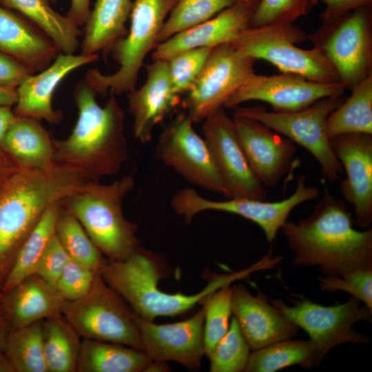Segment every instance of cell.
I'll list each match as a JSON object with an SVG mask.
<instances>
[{"label": "cell", "instance_id": "obj_1", "mask_svg": "<svg viewBox=\"0 0 372 372\" xmlns=\"http://www.w3.org/2000/svg\"><path fill=\"white\" fill-rule=\"evenodd\" d=\"M343 200L325 189L312 212L280 227L298 266H318L326 276L372 269V229L358 230Z\"/></svg>", "mask_w": 372, "mask_h": 372}, {"label": "cell", "instance_id": "obj_2", "mask_svg": "<svg viewBox=\"0 0 372 372\" xmlns=\"http://www.w3.org/2000/svg\"><path fill=\"white\" fill-rule=\"evenodd\" d=\"M92 180L54 163L37 168L21 165L0 192V289L22 245L45 211L84 189Z\"/></svg>", "mask_w": 372, "mask_h": 372}, {"label": "cell", "instance_id": "obj_3", "mask_svg": "<svg viewBox=\"0 0 372 372\" xmlns=\"http://www.w3.org/2000/svg\"><path fill=\"white\" fill-rule=\"evenodd\" d=\"M73 94L77 120L67 138L54 139V163L92 181L117 174L129 156L123 108L113 95L101 106L84 79L75 85Z\"/></svg>", "mask_w": 372, "mask_h": 372}, {"label": "cell", "instance_id": "obj_4", "mask_svg": "<svg viewBox=\"0 0 372 372\" xmlns=\"http://www.w3.org/2000/svg\"><path fill=\"white\" fill-rule=\"evenodd\" d=\"M164 260L141 247L121 261L105 260L99 272L103 280L141 318L153 321L157 317H172L183 313L209 293L249 274L248 269L236 273L218 275L201 291L185 295L168 293L158 285L166 273Z\"/></svg>", "mask_w": 372, "mask_h": 372}, {"label": "cell", "instance_id": "obj_5", "mask_svg": "<svg viewBox=\"0 0 372 372\" xmlns=\"http://www.w3.org/2000/svg\"><path fill=\"white\" fill-rule=\"evenodd\" d=\"M134 187L131 176L110 184L91 181L61 202L108 260H124L140 247L137 225L125 218L122 209L125 197Z\"/></svg>", "mask_w": 372, "mask_h": 372}, {"label": "cell", "instance_id": "obj_6", "mask_svg": "<svg viewBox=\"0 0 372 372\" xmlns=\"http://www.w3.org/2000/svg\"><path fill=\"white\" fill-rule=\"evenodd\" d=\"M177 1L133 0L130 29L110 52L118 70L104 74L92 69L85 75L96 94L116 96L136 88L145 57L158 43L160 31Z\"/></svg>", "mask_w": 372, "mask_h": 372}, {"label": "cell", "instance_id": "obj_7", "mask_svg": "<svg viewBox=\"0 0 372 372\" xmlns=\"http://www.w3.org/2000/svg\"><path fill=\"white\" fill-rule=\"evenodd\" d=\"M306 39L307 35L302 29L288 23L249 28L231 43L256 60L271 63L281 72L320 83H340L335 69L319 49L296 45Z\"/></svg>", "mask_w": 372, "mask_h": 372}, {"label": "cell", "instance_id": "obj_8", "mask_svg": "<svg viewBox=\"0 0 372 372\" xmlns=\"http://www.w3.org/2000/svg\"><path fill=\"white\" fill-rule=\"evenodd\" d=\"M62 315L83 339L118 343L143 351L134 312L99 273L83 297L63 302Z\"/></svg>", "mask_w": 372, "mask_h": 372}, {"label": "cell", "instance_id": "obj_9", "mask_svg": "<svg viewBox=\"0 0 372 372\" xmlns=\"http://www.w3.org/2000/svg\"><path fill=\"white\" fill-rule=\"evenodd\" d=\"M343 101L342 96L327 97L292 112L239 105L234 108V116L257 121L304 147L318 162L323 176L333 183L340 179L343 169L331 148L325 125L329 114Z\"/></svg>", "mask_w": 372, "mask_h": 372}, {"label": "cell", "instance_id": "obj_10", "mask_svg": "<svg viewBox=\"0 0 372 372\" xmlns=\"http://www.w3.org/2000/svg\"><path fill=\"white\" fill-rule=\"evenodd\" d=\"M307 39L333 65L344 89L351 90L372 73V6L323 23Z\"/></svg>", "mask_w": 372, "mask_h": 372}, {"label": "cell", "instance_id": "obj_11", "mask_svg": "<svg viewBox=\"0 0 372 372\" xmlns=\"http://www.w3.org/2000/svg\"><path fill=\"white\" fill-rule=\"evenodd\" d=\"M319 194V189L315 186H308L306 176L301 174L297 177L293 194L280 201L266 202L236 197L223 201L211 200L205 198L194 189L185 188L175 194L171 205L174 211L187 222H191L196 215L205 211L238 215L257 224L262 229L267 241L271 243L291 211L306 201L317 199Z\"/></svg>", "mask_w": 372, "mask_h": 372}, {"label": "cell", "instance_id": "obj_12", "mask_svg": "<svg viewBox=\"0 0 372 372\" xmlns=\"http://www.w3.org/2000/svg\"><path fill=\"white\" fill-rule=\"evenodd\" d=\"M293 302L289 306L277 300L272 304L286 319L307 333L322 360L337 345L369 342L368 337L352 327L360 320L371 322L372 316V311L356 298L351 296L345 303L335 306H322L307 299Z\"/></svg>", "mask_w": 372, "mask_h": 372}, {"label": "cell", "instance_id": "obj_13", "mask_svg": "<svg viewBox=\"0 0 372 372\" xmlns=\"http://www.w3.org/2000/svg\"><path fill=\"white\" fill-rule=\"evenodd\" d=\"M256 59L231 43L214 48L185 101L194 123L225 107L231 95L255 74Z\"/></svg>", "mask_w": 372, "mask_h": 372}, {"label": "cell", "instance_id": "obj_14", "mask_svg": "<svg viewBox=\"0 0 372 372\" xmlns=\"http://www.w3.org/2000/svg\"><path fill=\"white\" fill-rule=\"evenodd\" d=\"M193 124L187 114L178 115L160 136L158 158L189 183L231 198L204 138L196 132Z\"/></svg>", "mask_w": 372, "mask_h": 372}, {"label": "cell", "instance_id": "obj_15", "mask_svg": "<svg viewBox=\"0 0 372 372\" xmlns=\"http://www.w3.org/2000/svg\"><path fill=\"white\" fill-rule=\"evenodd\" d=\"M204 140L231 198H267V190L251 171L238 141L232 118L224 107L203 121Z\"/></svg>", "mask_w": 372, "mask_h": 372}, {"label": "cell", "instance_id": "obj_16", "mask_svg": "<svg viewBox=\"0 0 372 372\" xmlns=\"http://www.w3.org/2000/svg\"><path fill=\"white\" fill-rule=\"evenodd\" d=\"M344 90L340 83H320L294 74H254L231 95L225 107L234 109L256 100L269 103L274 112H292L324 98L342 96Z\"/></svg>", "mask_w": 372, "mask_h": 372}, {"label": "cell", "instance_id": "obj_17", "mask_svg": "<svg viewBox=\"0 0 372 372\" xmlns=\"http://www.w3.org/2000/svg\"><path fill=\"white\" fill-rule=\"evenodd\" d=\"M330 144L346 172L340 194L353 207L360 229H368L372 223V135L340 134L331 138Z\"/></svg>", "mask_w": 372, "mask_h": 372}, {"label": "cell", "instance_id": "obj_18", "mask_svg": "<svg viewBox=\"0 0 372 372\" xmlns=\"http://www.w3.org/2000/svg\"><path fill=\"white\" fill-rule=\"evenodd\" d=\"M144 351L152 360L174 361L190 369H198L204 355L203 309L183 321L155 324L135 313Z\"/></svg>", "mask_w": 372, "mask_h": 372}, {"label": "cell", "instance_id": "obj_19", "mask_svg": "<svg viewBox=\"0 0 372 372\" xmlns=\"http://www.w3.org/2000/svg\"><path fill=\"white\" fill-rule=\"evenodd\" d=\"M232 120L256 178L265 187L277 186L292 165L296 152L294 143L254 119L234 116Z\"/></svg>", "mask_w": 372, "mask_h": 372}, {"label": "cell", "instance_id": "obj_20", "mask_svg": "<svg viewBox=\"0 0 372 372\" xmlns=\"http://www.w3.org/2000/svg\"><path fill=\"white\" fill-rule=\"evenodd\" d=\"M99 54L59 53L44 70L29 75L16 88L14 115L44 120L58 124L63 114L52 105L54 94L60 83L72 72L98 61Z\"/></svg>", "mask_w": 372, "mask_h": 372}, {"label": "cell", "instance_id": "obj_21", "mask_svg": "<svg viewBox=\"0 0 372 372\" xmlns=\"http://www.w3.org/2000/svg\"><path fill=\"white\" fill-rule=\"evenodd\" d=\"M145 68L143 85L127 93L134 136L143 144L151 140L155 127L178 104L180 96L174 91L167 61H152Z\"/></svg>", "mask_w": 372, "mask_h": 372}, {"label": "cell", "instance_id": "obj_22", "mask_svg": "<svg viewBox=\"0 0 372 372\" xmlns=\"http://www.w3.org/2000/svg\"><path fill=\"white\" fill-rule=\"evenodd\" d=\"M231 310L252 351L291 339L298 331L262 293L253 296L242 285L232 287Z\"/></svg>", "mask_w": 372, "mask_h": 372}, {"label": "cell", "instance_id": "obj_23", "mask_svg": "<svg viewBox=\"0 0 372 372\" xmlns=\"http://www.w3.org/2000/svg\"><path fill=\"white\" fill-rule=\"evenodd\" d=\"M254 10L236 1L211 19L158 43L153 50L152 61L168 60L181 51L211 48L231 43L249 28Z\"/></svg>", "mask_w": 372, "mask_h": 372}, {"label": "cell", "instance_id": "obj_24", "mask_svg": "<svg viewBox=\"0 0 372 372\" xmlns=\"http://www.w3.org/2000/svg\"><path fill=\"white\" fill-rule=\"evenodd\" d=\"M0 52L20 62L32 74L46 68L61 53L39 27L1 5Z\"/></svg>", "mask_w": 372, "mask_h": 372}, {"label": "cell", "instance_id": "obj_25", "mask_svg": "<svg viewBox=\"0 0 372 372\" xmlns=\"http://www.w3.org/2000/svg\"><path fill=\"white\" fill-rule=\"evenodd\" d=\"M64 300L34 273L3 293L0 308L11 329H19L62 314Z\"/></svg>", "mask_w": 372, "mask_h": 372}, {"label": "cell", "instance_id": "obj_26", "mask_svg": "<svg viewBox=\"0 0 372 372\" xmlns=\"http://www.w3.org/2000/svg\"><path fill=\"white\" fill-rule=\"evenodd\" d=\"M132 5L133 0H96L84 25L81 53H110L114 44L127 32L125 25Z\"/></svg>", "mask_w": 372, "mask_h": 372}, {"label": "cell", "instance_id": "obj_27", "mask_svg": "<svg viewBox=\"0 0 372 372\" xmlns=\"http://www.w3.org/2000/svg\"><path fill=\"white\" fill-rule=\"evenodd\" d=\"M0 146L23 166L44 168L55 163L54 139L36 118L15 115Z\"/></svg>", "mask_w": 372, "mask_h": 372}, {"label": "cell", "instance_id": "obj_28", "mask_svg": "<svg viewBox=\"0 0 372 372\" xmlns=\"http://www.w3.org/2000/svg\"><path fill=\"white\" fill-rule=\"evenodd\" d=\"M152 361L140 349L118 343L83 339L76 371L148 372Z\"/></svg>", "mask_w": 372, "mask_h": 372}, {"label": "cell", "instance_id": "obj_29", "mask_svg": "<svg viewBox=\"0 0 372 372\" xmlns=\"http://www.w3.org/2000/svg\"><path fill=\"white\" fill-rule=\"evenodd\" d=\"M0 5L21 14L39 27L61 53L74 54L79 48L80 27L66 14L54 10L50 0H0Z\"/></svg>", "mask_w": 372, "mask_h": 372}, {"label": "cell", "instance_id": "obj_30", "mask_svg": "<svg viewBox=\"0 0 372 372\" xmlns=\"http://www.w3.org/2000/svg\"><path fill=\"white\" fill-rule=\"evenodd\" d=\"M351 96L328 116L327 137L345 134L372 135V73L351 90Z\"/></svg>", "mask_w": 372, "mask_h": 372}, {"label": "cell", "instance_id": "obj_31", "mask_svg": "<svg viewBox=\"0 0 372 372\" xmlns=\"http://www.w3.org/2000/svg\"><path fill=\"white\" fill-rule=\"evenodd\" d=\"M322 360L310 340L288 339L253 351L245 371L275 372L293 365L311 369Z\"/></svg>", "mask_w": 372, "mask_h": 372}, {"label": "cell", "instance_id": "obj_32", "mask_svg": "<svg viewBox=\"0 0 372 372\" xmlns=\"http://www.w3.org/2000/svg\"><path fill=\"white\" fill-rule=\"evenodd\" d=\"M61 202L52 205L45 211L22 245L1 287L2 293L9 291L24 279L37 273L39 262L55 234Z\"/></svg>", "mask_w": 372, "mask_h": 372}, {"label": "cell", "instance_id": "obj_33", "mask_svg": "<svg viewBox=\"0 0 372 372\" xmlns=\"http://www.w3.org/2000/svg\"><path fill=\"white\" fill-rule=\"evenodd\" d=\"M43 340L48 372L76 371L80 336L62 314L43 321Z\"/></svg>", "mask_w": 372, "mask_h": 372}, {"label": "cell", "instance_id": "obj_34", "mask_svg": "<svg viewBox=\"0 0 372 372\" xmlns=\"http://www.w3.org/2000/svg\"><path fill=\"white\" fill-rule=\"evenodd\" d=\"M43 321L10 329L3 351L15 372H48L43 351Z\"/></svg>", "mask_w": 372, "mask_h": 372}, {"label": "cell", "instance_id": "obj_35", "mask_svg": "<svg viewBox=\"0 0 372 372\" xmlns=\"http://www.w3.org/2000/svg\"><path fill=\"white\" fill-rule=\"evenodd\" d=\"M56 235L70 258L99 273L105 260L78 219L61 205Z\"/></svg>", "mask_w": 372, "mask_h": 372}, {"label": "cell", "instance_id": "obj_36", "mask_svg": "<svg viewBox=\"0 0 372 372\" xmlns=\"http://www.w3.org/2000/svg\"><path fill=\"white\" fill-rule=\"evenodd\" d=\"M237 0H178L165 19L158 43L200 24L234 5Z\"/></svg>", "mask_w": 372, "mask_h": 372}, {"label": "cell", "instance_id": "obj_37", "mask_svg": "<svg viewBox=\"0 0 372 372\" xmlns=\"http://www.w3.org/2000/svg\"><path fill=\"white\" fill-rule=\"evenodd\" d=\"M232 287L227 284L207 294L200 302L204 312V354L209 359L226 334L231 316Z\"/></svg>", "mask_w": 372, "mask_h": 372}, {"label": "cell", "instance_id": "obj_38", "mask_svg": "<svg viewBox=\"0 0 372 372\" xmlns=\"http://www.w3.org/2000/svg\"><path fill=\"white\" fill-rule=\"evenodd\" d=\"M231 320L227 332L209 358L211 372H242L247 365L251 349L235 317Z\"/></svg>", "mask_w": 372, "mask_h": 372}, {"label": "cell", "instance_id": "obj_39", "mask_svg": "<svg viewBox=\"0 0 372 372\" xmlns=\"http://www.w3.org/2000/svg\"><path fill=\"white\" fill-rule=\"evenodd\" d=\"M313 0H260L251 14L249 28L293 23L307 15Z\"/></svg>", "mask_w": 372, "mask_h": 372}, {"label": "cell", "instance_id": "obj_40", "mask_svg": "<svg viewBox=\"0 0 372 372\" xmlns=\"http://www.w3.org/2000/svg\"><path fill=\"white\" fill-rule=\"evenodd\" d=\"M212 49H189L176 53L167 60L172 87L177 94L189 91L203 70Z\"/></svg>", "mask_w": 372, "mask_h": 372}, {"label": "cell", "instance_id": "obj_41", "mask_svg": "<svg viewBox=\"0 0 372 372\" xmlns=\"http://www.w3.org/2000/svg\"><path fill=\"white\" fill-rule=\"evenodd\" d=\"M318 280L322 291L348 292L372 311V269H357L340 275L320 277Z\"/></svg>", "mask_w": 372, "mask_h": 372}, {"label": "cell", "instance_id": "obj_42", "mask_svg": "<svg viewBox=\"0 0 372 372\" xmlns=\"http://www.w3.org/2000/svg\"><path fill=\"white\" fill-rule=\"evenodd\" d=\"M96 273L70 258L55 287L64 301H73L83 297L91 289Z\"/></svg>", "mask_w": 372, "mask_h": 372}, {"label": "cell", "instance_id": "obj_43", "mask_svg": "<svg viewBox=\"0 0 372 372\" xmlns=\"http://www.w3.org/2000/svg\"><path fill=\"white\" fill-rule=\"evenodd\" d=\"M70 258L55 232L39 262L36 273L55 289Z\"/></svg>", "mask_w": 372, "mask_h": 372}, {"label": "cell", "instance_id": "obj_44", "mask_svg": "<svg viewBox=\"0 0 372 372\" xmlns=\"http://www.w3.org/2000/svg\"><path fill=\"white\" fill-rule=\"evenodd\" d=\"M30 71L12 56L0 52V86L16 89Z\"/></svg>", "mask_w": 372, "mask_h": 372}, {"label": "cell", "instance_id": "obj_45", "mask_svg": "<svg viewBox=\"0 0 372 372\" xmlns=\"http://www.w3.org/2000/svg\"><path fill=\"white\" fill-rule=\"evenodd\" d=\"M321 1L324 8L320 14L323 23H331L358 8L372 6V0H313Z\"/></svg>", "mask_w": 372, "mask_h": 372}, {"label": "cell", "instance_id": "obj_46", "mask_svg": "<svg viewBox=\"0 0 372 372\" xmlns=\"http://www.w3.org/2000/svg\"><path fill=\"white\" fill-rule=\"evenodd\" d=\"M92 0H70V7L66 15L79 27L84 26L90 13Z\"/></svg>", "mask_w": 372, "mask_h": 372}, {"label": "cell", "instance_id": "obj_47", "mask_svg": "<svg viewBox=\"0 0 372 372\" xmlns=\"http://www.w3.org/2000/svg\"><path fill=\"white\" fill-rule=\"evenodd\" d=\"M21 165L0 146V192L9 178Z\"/></svg>", "mask_w": 372, "mask_h": 372}, {"label": "cell", "instance_id": "obj_48", "mask_svg": "<svg viewBox=\"0 0 372 372\" xmlns=\"http://www.w3.org/2000/svg\"><path fill=\"white\" fill-rule=\"evenodd\" d=\"M10 106L0 105V144L15 118Z\"/></svg>", "mask_w": 372, "mask_h": 372}, {"label": "cell", "instance_id": "obj_49", "mask_svg": "<svg viewBox=\"0 0 372 372\" xmlns=\"http://www.w3.org/2000/svg\"><path fill=\"white\" fill-rule=\"evenodd\" d=\"M16 89L0 86V105L12 107L17 102Z\"/></svg>", "mask_w": 372, "mask_h": 372}, {"label": "cell", "instance_id": "obj_50", "mask_svg": "<svg viewBox=\"0 0 372 372\" xmlns=\"http://www.w3.org/2000/svg\"><path fill=\"white\" fill-rule=\"evenodd\" d=\"M11 328L0 308V351L3 350L8 335Z\"/></svg>", "mask_w": 372, "mask_h": 372}, {"label": "cell", "instance_id": "obj_51", "mask_svg": "<svg viewBox=\"0 0 372 372\" xmlns=\"http://www.w3.org/2000/svg\"><path fill=\"white\" fill-rule=\"evenodd\" d=\"M0 372H15L11 362L3 350L0 351Z\"/></svg>", "mask_w": 372, "mask_h": 372}, {"label": "cell", "instance_id": "obj_52", "mask_svg": "<svg viewBox=\"0 0 372 372\" xmlns=\"http://www.w3.org/2000/svg\"><path fill=\"white\" fill-rule=\"evenodd\" d=\"M254 10L260 0H237Z\"/></svg>", "mask_w": 372, "mask_h": 372}, {"label": "cell", "instance_id": "obj_53", "mask_svg": "<svg viewBox=\"0 0 372 372\" xmlns=\"http://www.w3.org/2000/svg\"><path fill=\"white\" fill-rule=\"evenodd\" d=\"M2 297H3V293L1 292L0 289V300H1Z\"/></svg>", "mask_w": 372, "mask_h": 372}, {"label": "cell", "instance_id": "obj_54", "mask_svg": "<svg viewBox=\"0 0 372 372\" xmlns=\"http://www.w3.org/2000/svg\"><path fill=\"white\" fill-rule=\"evenodd\" d=\"M50 2H52V3H56V2H57L59 0H50Z\"/></svg>", "mask_w": 372, "mask_h": 372}]
</instances>
